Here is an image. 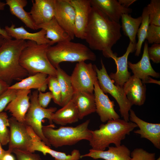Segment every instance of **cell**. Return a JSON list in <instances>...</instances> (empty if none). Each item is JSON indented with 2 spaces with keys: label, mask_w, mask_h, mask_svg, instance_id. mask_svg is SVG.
I'll return each instance as SVG.
<instances>
[{
  "label": "cell",
  "mask_w": 160,
  "mask_h": 160,
  "mask_svg": "<svg viewBox=\"0 0 160 160\" xmlns=\"http://www.w3.org/2000/svg\"><path fill=\"white\" fill-rule=\"evenodd\" d=\"M52 119L55 123L64 126L77 122L79 113L76 105L72 99L68 103L52 115Z\"/></svg>",
  "instance_id": "cell-27"
},
{
  "label": "cell",
  "mask_w": 160,
  "mask_h": 160,
  "mask_svg": "<svg viewBox=\"0 0 160 160\" xmlns=\"http://www.w3.org/2000/svg\"><path fill=\"white\" fill-rule=\"evenodd\" d=\"M31 90L17 89L14 98L4 109L18 121L24 123L25 116L30 106Z\"/></svg>",
  "instance_id": "cell-16"
},
{
  "label": "cell",
  "mask_w": 160,
  "mask_h": 160,
  "mask_svg": "<svg viewBox=\"0 0 160 160\" xmlns=\"http://www.w3.org/2000/svg\"><path fill=\"white\" fill-rule=\"evenodd\" d=\"M70 1L74 8L75 13V36L81 39H84L85 31L92 8L90 0Z\"/></svg>",
  "instance_id": "cell-14"
},
{
  "label": "cell",
  "mask_w": 160,
  "mask_h": 160,
  "mask_svg": "<svg viewBox=\"0 0 160 160\" xmlns=\"http://www.w3.org/2000/svg\"><path fill=\"white\" fill-rule=\"evenodd\" d=\"M152 83L157 84L160 85V81L154 79L149 76L146 83Z\"/></svg>",
  "instance_id": "cell-46"
},
{
  "label": "cell",
  "mask_w": 160,
  "mask_h": 160,
  "mask_svg": "<svg viewBox=\"0 0 160 160\" xmlns=\"http://www.w3.org/2000/svg\"><path fill=\"white\" fill-rule=\"evenodd\" d=\"M94 92L96 112L100 116L101 121L105 122L109 120L120 118L119 116L114 109V101L111 100L107 95L101 90L97 80L94 83Z\"/></svg>",
  "instance_id": "cell-12"
},
{
  "label": "cell",
  "mask_w": 160,
  "mask_h": 160,
  "mask_svg": "<svg viewBox=\"0 0 160 160\" xmlns=\"http://www.w3.org/2000/svg\"><path fill=\"white\" fill-rule=\"evenodd\" d=\"M9 118L5 112H0V143L2 145L8 144L10 139Z\"/></svg>",
  "instance_id": "cell-32"
},
{
  "label": "cell",
  "mask_w": 160,
  "mask_h": 160,
  "mask_svg": "<svg viewBox=\"0 0 160 160\" xmlns=\"http://www.w3.org/2000/svg\"><path fill=\"white\" fill-rule=\"evenodd\" d=\"M141 24L137 33L138 39L136 44L135 55L139 56L140 54L142 44L145 39L148 27L149 25L148 13L146 7L143 9Z\"/></svg>",
  "instance_id": "cell-31"
},
{
  "label": "cell",
  "mask_w": 160,
  "mask_h": 160,
  "mask_svg": "<svg viewBox=\"0 0 160 160\" xmlns=\"http://www.w3.org/2000/svg\"><path fill=\"white\" fill-rule=\"evenodd\" d=\"M28 132L32 138V145L30 152L34 153L37 151L42 153L44 155L48 154L53 157L55 160H79L81 158L79 151L74 149L70 154L55 151L51 149L42 141L35 133L32 128L27 126Z\"/></svg>",
  "instance_id": "cell-15"
},
{
  "label": "cell",
  "mask_w": 160,
  "mask_h": 160,
  "mask_svg": "<svg viewBox=\"0 0 160 160\" xmlns=\"http://www.w3.org/2000/svg\"><path fill=\"white\" fill-rule=\"evenodd\" d=\"M155 160H160V157H159L157 159H156Z\"/></svg>",
  "instance_id": "cell-48"
},
{
  "label": "cell",
  "mask_w": 160,
  "mask_h": 160,
  "mask_svg": "<svg viewBox=\"0 0 160 160\" xmlns=\"http://www.w3.org/2000/svg\"><path fill=\"white\" fill-rule=\"evenodd\" d=\"M9 121L10 134L8 150L11 153L15 149L30 151L32 141L27 125L12 116L9 118Z\"/></svg>",
  "instance_id": "cell-10"
},
{
  "label": "cell",
  "mask_w": 160,
  "mask_h": 160,
  "mask_svg": "<svg viewBox=\"0 0 160 160\" xmlns=\"http://www.w3.org/2000/svg\"><path fill=\"white\" fill-rule=\"evenodd\" d=\"M53 96L50 92L45 93L39 91L38 100L39 105L44 108H46L52 99Z\"/></svg>",
  "instance_id": "cell-40"
},
{
  "label": "cell",
  "mask_w": 160,
  "mask_h": 160,
  "mask_svg": "<svg viewBox=\"0 0 160 160\" xmlns=\"http://www.w3.org/2000/svg\"><path fill=\"white\" fill-rule=\"evenodd\" d=\"M42 29L46 31V37L51 41L50 46L72 39L68 34L60 25L54 17L49 22L36 27V30Z\"/></svg>",
  "instance_id": "cell-25"
},
{
  "label": "cell",
  "mask_w": 160,
  "mask_h": 160,
  "mask_svg": "<svg viewBox=\"0 0 160 160\" xmlns=\"http://www.w3.org/2000/svg\"><path fill=\"white\" fill-rule=\"evenodd\" d=\"M121 25L110 19L96 8L92 6L85 38L91 50L102 51L103 56L113 59L117 56L112 48L122 36Z\"/></svg>",
  "instance_id": "cell-1"
},
{
  "label": "cell",
  "mask_w": 160,
  "mask_h": 160,
  "mask_svg": "<svg viewBox=\"0 0 160 160\" xmlns=\"http://www.w3.org/2000/svg\"><path fill=\"white\" fill-rule=\"evenodd\" d=\"M47 56L51 63L55 68L63 62H77L87 60L95 61V54L89 47L81 43L66 41L55 45L49 46Z\"/></svg>",
  "instance_id": "cell-6"
},
{
  "label": "cell",
  "mask_w": 160,
  "mask_h": 160,
  "mask_svg": "<svg viewBox=\"0 0 160 160\" xmlns=\"http://www.w3.org/2000/svg\"><path fill=\"white\" fill-rule=\"evenodd\" d=\"M29 12L36 27L47 22L54 17L55 0H32Z\"/></svg>",
  "instance_id": "cell-18"
},
{
  "label": "cell",
  "mask_w": 160,
  "mask_h": 160,
  "mask_svg": "<svg viewBox=\"0 0 160 160\" xmlns=\"http://www.w3.org/2000/svg\"><path fill=\"white\" fill-rule=\"evenodd\" d=\"M48 44H38L27 41L20 57L21 65L28 73L33 75L39 73L56 76L57 71L49 60L47 50Z\"/></svg>",
  "instance_id": "cell-4"
},
{
  "label": "cell",
  "mask_w": 160,
  "mask_h": 160,
  "mask_svg": "<svg viewBox=\"0 0 160 160\" xmlns=\"http://www.w3.org/2000/svg\"><path fill=\"white\" fill-rule=\"evenodd\" d=\"M39 91L33 92L30 95V105L25 116L24 123L30 127L36 135L47 146L50 147L47 140L43 135L42 128V121L45 119H47L50 124H53L52 116L57 111L56 107L44 108L39 104L38 100Z\"/></svg>",
  "instance_id": "cell-8"
},
{
  "label": "cell",
  "mask_w": 160,
  "mask_h": 160,
  "mask_svg": "<svg viewBox=\"0 0 160 160\" xmlns=\"http://www.w3.org/2000/svg\"><path fill=\"white\" fill-rule=\"evenodd\" d=\"M123 88L126 97L133 105H143L146 100V85L133 75L124 84Z\"/></svg>",
  "instance_id": "cell-20"
},
{
  "label": "cell",
  "mask_w": 160,
  "mask_h": 160,
  "mask_svg": "<svg viewBox=\"0 0 160 160\" xmlns=\"http://www.w3.org/2000/svg\"><path fill=\"white\" fill-rule=\"evenodd\" d=\"M72 99L77 107L79 119L96 112L95 97L93 93L82 91L74 92Z\"/></svg>",
  "instance_id": "cell-26"
},
{
  "label": "cell",
  "mask_w": 160,
  "mask_h": 160,
  "mask_svg": "<svg viewBox=\"0 0 160 160\" xmlns=\"http://www.w3.org/2000/svg\"><path fill=\"white\" fill-rule=\"evenodd\" d=\"M107 151L97 150L92 149L89 152L81 155V158L86 157L94 159H102L105 160H129L131 153L129 149L124 145L117 146H109Z\"/></svg>",
  "instance_id": "cell-22"
},
{
  "label": "cell",
  "mask_w": 160,
  "mask_h": 160,
  "mask_svg": "<svg viewBox=\"0 0 160 160\" xmlns=\"http://www.w3.org/2000/svg\"><path fill=\"white\" fill-rule=\"evenodd\" d=\"M75 13L70 0H55L54 17L72 40L75 37Z\"/></svg>",
  "instance_id": "cell-11"
},
{
  "label": "cell",
  "mask_w": 160,
  "mask_h": 160,
  "mask_svg": "<svg viewBox=\"0 0 160 160\" xmlns=\"http://www.w3.org/2000/svg\"><path fill=\"white\" fill-rule=\"evenodd\" d=\"M48 76L46 73H37L22 79L10 86L8 89L25 90L35 89L39 91L44 92L48 87Z\"/></svg>",
  "instance_id": "cell-24"
},
{
  "label": "cell",
  "mask_w": 160,
  "mask_h": 160,
  "mask_svg": "<svg viewBox=\"0 0 160 160\" xmlns=\"http://www.w3.org/2000/svg\"><path fill=\"white\" fill-rule=\"evenodd\" d=\"M136 0H119V2L123 7L128 8L131 4H132Z\"/></svg>",
  "instance_id": "cell-43"
},
{
  "label": "cell",
  "mask_w": 160,
  "mask_h": 160,
  "mask_svg": "<svg viewBox=\"0 0 160 160\" xmlns=\"http://www.w3.org/2000/svg\"><path fill=\"white\" fill-rule=\"evenodd\" d=\"M6 5L9 8L11 14L21 20L26 26L33 30H36V26L29 12L24 9L27 4L26 0H6Z\"/></svg>",
  "instance_id": "cell-28"
},
{
  "label": "cell",
  "mask_w": 160,
  "mask_h": 160,
  "mask_svg": "<svg viewBox=\"0 0 160 160\" xmlns=\"http://www.w3.org/2000/svg\"><path fill=\"white\" fill-rule=\"evenodd\" d=\"M145 39L150 44H160V26L149 25Z\"/></svg>",
  "instance_id": "cell-35"
},
{
  "label": "cell",
  "mask_w": 160,
  "mask_h": 160,
  "mask_svg": "<svg viewBox=\"0 0 160 160\" xmlns=\"http://www.w3.org/2000/svg\"><path fill=\"white\" fill-rule=\"evenodd\" d=\"M9 86L8 84L0 78V95L5 92Z\"/></svg>",
  "instance_id": "cell-42"
},
{
  "label": "cell",
  "mask_w": 160,
  "mask_h": 160,
  "mask_svg": "<svg viewBox=\"0 0 160 160\" xmlns=\"http://www.w3.org/2000/svg\"><path fill=\"white\" fill-rule=\"evenodd\" d=\"M2 160H15V159L11 153H7L4 156Z\"/></svg>",
  "instance_id": "cell-45"
},
{
  "label": "cell",
  "mask_w": 160,
  "mask_h": 160,
  "mask_svg": "<svg viewBox=\"0 0 160 160\" xmlns=\"http://www.w3.org/2000/svg\"><path fill=\"white\" fill-rule=\"evenodd\" d=\"M121 19V28L124 34L129 38L130 41L136 44V36L141 23V16L135 18L129 14H123Z\"/></svg>",
  "instance_id": "cell-30"
},
{
  "label": "cell",
  "mask_w": 160,
  "mask_h": 160,
  "mask_svg": "<svg viewBox=\"0 0 160 160\" xmlns=\"http://www.w3.org/2000/svg\"><path fill=\"white\" fill-rule=\"evenodd\" d=\"M148 43L145 41L144 43L143 53L140 60L135 63L128 61V67L130 69L133 75L141 79L144 84L146 83L149 76L159 78L160 73L156 72L152 68L149 58L148 50Z\"/></svg>",
  "instance_id": "cell-17"
},
{
  "label": "cell",
  "mask_w": 160,
  "mask_h": 160,
  "mask_svg": "<svg viewBox=\"0 0 160 160\" xmlns=\"http://www.w3.org/2000/svg\"><path fill=\"white\" fill-rule=\"evenodd\" d=\"M107 122L101 124L99 129L91 130V137L89 141L92 149L104 151L111 144L119 146L126 135L137 127L133 122L120 118Z\"/></svg>",
  "instance_id": "cell-3"
},
{
  "label": "cell",
  "mask_w": 160,
  "mask_h": 160,
  "mask_svg": "<svg viewBox=\"0 0 160 160\" xmlns=\"http://www.w3.org/2000/svg\"><path fill=\"white\" fill-rule=\"evenodd\" d=\"M5 39L3 36L0 34V48L3 44Z\"/></svg>",
  "instance_id": "cell-47"
},
{
  "label": "cell",
  "mask_w": 160,
  "mask_h": 160,
  "mask_svg": "<svg viewBox=\"0 0 160 160\" xmlns=\"http://www.w3.org/2000/svg\"><path fill=\"white\" fill-rule=\"evenodd\" d=\"M26 43L23 40L5 39L0 48V78L9 85L13 81H20L29 75L19 62Z\"/></svg>",
  "instance_id": "cell-2"
},
{
  "label": "cell",
  "mask_w": 160,
  "mask_h": 160,
  "mask_svg": "<svg viewBox=\"0 0 160 160\" xmlns=\"http://www.w3.org/2000/svg\"><path fill=\"white\" fill-rule=\"evenodd\" d=\"M90 122L88 119L75 127L62 126L56 129L53 124L43 126L42 130L51 146L57 148L71 145L81 140L89 141L91 137V130L88 128Z\"/></svg>",
  "instance_id": "cell-5"
},
{
  "label": "cell",
  "mask_w": 160,
  "mask_h": 160,
  "mask_svg": "<svg viewBox=\"0 0 160 160\" xmlns=\"http://www.w3.org/2000/svg\"><path fill=\"white\" fill-rule=\"evenodd\" d=\"M0 143V160H2L4 156L7 153H11L8 150H5L2 148Z\"/></svg>",
  "instance_id": "cell-44"
},
{
  "label": "cell",
  "mask_w": 160,
  "mask_h": 160,
  "mask_svg": "<svg viewBox=\"0 0 160 160\" xmlns=\"http://www.w3.org/2000/svg\"><path fill=\"white\" fill-rule=\"evenodd\" d=\"M155 153H149L142 148L135 149L131 153L129 160H155Z\"/></svg>",
  "instance_id": "cell-36"
},
{
  "label": "cell",
  "mask_w": 160,
  "mask_h": 160,
  "mask_svg": "<svg viewBox=\"0 0 160 160\" xmlns=\"http://www.w3.org/2000/svg\"><path fill=\"white\" fill-rule=\"evenodd\" d=\"M150 25L160 26V0H151L146 7Z\"/></svg>",
  "instance_id": "cell-33"
},
{
  "label": "cell",
  "mask_w": 160,
  "mask_h": 160,
  "mask_svg": "<svg viewBox=\"0 0 160 160\" xmlns=\"http://www.w3.org/2000/svg\"><path fill=\"white\" fill-rule=\"evenodd\" d=\"M92 6L95 7L106 15L111 20L119 23L123 14H129L132 9L123 7L117 0H90Z\"/></svg>",
  "instance_id": "cell-21"
},
{
  "label": "cell",
  "mask_w": 160,
  "mask_h": 160,
  "mask_svg": "<svg viewBox=\"0 0 160 160\" xmlns=\"http://www.w3.org/2000/svg\"><path fill=\"white\" fill-rule=\"evenodd\" d=\"M47 83L48 87L52 95V99L54 102L57 104L61 106V91L57 77L48 75Z\"/></svg>",
  "instance_id": "cell-34"
},
{
  "label": "cell",
  "mask_w": 160,
  "mask_h": 160,
  "mask_svg": "<svg viewBox=\"0 0 160 160\" xmlns=\"http://www.w3.org/2000/svg\"><path fill=\"white\" fill-rule=\"evenodd\" d=\"M56 68L57 71L56 77L61 89V106L62 107L71 100L74 95V91L70 76L60 68V65Z\"/></svg>",
  "instance_id": "cell-29"
},
{
  "label": "cell",
  "mask_w": 160,
  "mask_h": 160,
  "mask_svg": "<svg viewBox=\"0 0 160 160\" xmlns=\"http://www.w3.org/2000/svg\"><path fill=\"white\" fill-rule=\"evenodd\" d=\"M136 44L130 41L125 53L121 57L116 56L113 59L116 66V71L115 73H111L109 75L116 85L123 87L131 76L128 71V59L129 54L135 51Z\"/></svg>",
  "instance_id": "cell-19"
},
{
  "label": "cell",
  "mask_w": 160,
  "mask_h": 160,
  "mask_svg": "<svg viewBox=\"0 0 160 160\" xmlns=\"http://www.w3.org/2000/svg\"><path fill=\"white\" fill-rule=\"evenodd\" d=\"M12 153L15 155L17 160H42L39 154L29 151L15 149Z\"/></svg>",
  "instance_id": "cell-38"
},
{
  "label": "cell",
  "mask_w": 160,
  "mask_h": 160,
  "mask_svg": "<svg viewBox=\"0 0 160 160\" xmlns=\"http://www.w3.org/2000/svg\"><path fill=\"white\" fill-rule=\"evenodd\" d=\"M5 3L0 0V10H4L5 6ZM0 34L3 36L5 39H11L12 38L10 37L4 29L1 28L0 27Z\"/></svg>",
  "instance_id": "cell-41"
},
{
  "label": "cell",
  "mask_w": 160,
  "mask_h": 160,
  "mask_svg": "<svg viewBox=\"0 0 160 160\" xmlns=\"http://www.w3.org/2000/svg\"><path fill=\"white\" fill-rule=\"evenodd\" d=\"M17 89H8L0 95V112H2L8 104L15 97Z\"/></svg>",
  "instance_id": "cell-37"
},
{
  "label": "cell",
  "mask_w": 160,
  "mask_h": 160,
  "mask_svg": "<svg viewBox=\"0 0 160 160\" xmlns=\"http://www.w3.org/2000/svg\"><path fill=\"white\" fill-rule=\"evenodd\" d=\"M129 120L135 123L139 129L134 132L140 135L141 138L150 141L154 146L160 149V124L152 123L146 122L137 116L131 109L129 112Z\"/></svg>",
  "instance_id": "cell-13"
},
{
  "label": "cell",
  "mask_w": 160,
  "mask_h": 160,
  "mask_svg": "<svg viewBox=\"0 0 160 160\" xmlns=\"http://www.w3.org/2000/svg\"><path fill=\"white\" fill-rule=\"evenodd\" d=\"M100 69L95 65L99 86L104 93H109L117 101L121 117L125 121H129V112L132 105L127 99L122 87L115 84L108 75L102 60Z\"/></svg>",
  "instance_id": "cell-7"
},
{
  "label": "cell",
  "mask_w": 160,
  "mask_h": 160,
  "mask_svg": "<svg viewBox=\"0 0 160 160\" xmlns=\"http://www.w3.org/2000/svg\"><path fill=\"white\" fill-rule=\"evenodd\" d=\"M148 52L150 60L156 63H160V44H154L148 47Z\"/></svg>",
  "instance_id": "cell-39"
},
{
  "label": "cell",
  "mask_w": 160,
  "mask_h": 160,
  "mask_svg": "<svg viewBox=\"0 0 160 160\" xmlns=\"http://www.w3.org/2000/svg\"><path fill=\"white\" fill-rule=\"evenodd\" d=\"M95 65L85 61L76 64L70 76L74 92L82 91L93 93L94 83L97 80Z\"/></svg>",
  "instance_id": "cell-9"
},
{
  "label": "cell",
  "mask_w": 160,
  "mask_h": 160,
  "mask_svg": "<svg viewBox=\"0 0 160 160\" xmlns=\"http://www.w3.org/2000/svg\"><path fill=\"white\" fill-rule=\"evenodd\" d=\"M8 34L15 39L31 41L38 44H48L50 45L51 41L46 37V32L41 29L36 32L32 33L27 31L23 26L16 27L12 24L10 26H6L4 29Z\"/></svg>",
  "instance_id": "cell-23"
}]
</instances>
